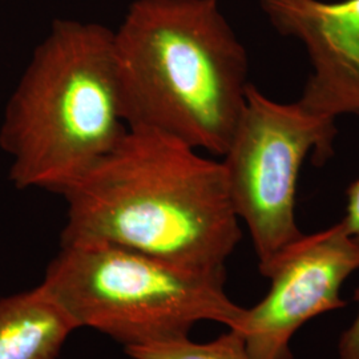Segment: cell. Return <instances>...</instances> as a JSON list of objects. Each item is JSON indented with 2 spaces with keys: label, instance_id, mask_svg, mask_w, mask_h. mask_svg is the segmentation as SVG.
I'll use <instances>...</instances> for the list:
<instances>
[{
  "label": "cell",
  "instance_id": "obj_1",
  "mask_svg": "<svg viewBox=\"0 0 359 359\" xmlns=\"http://www.w3.org/2000/svg\"><path fill=\"white\" fill-rule=\"evenodd\" d=\"M60 196V244L115 245L193 269L225 270L243 236L222 163L152 130L128 128Z\"/></svg>",
  "mask_w": 359,
  "mask_h": 359
},
{
  "label": "cell",
  "instance_id": "obj_2",
  "mask_svg": "<svg viewBox=\"0 0 359 359\" xmlns=\"http://www.w3.org/2000/svg\"><path fill=\"white\" fill-rule=\"evenodd\" d=\"M114 43L129 129L225 154L250 83L244 46L218 0H135Z\"/></svg>",
  "mask_w": 359,
  "mask_h": 359
},
{
  "label": "cell",
  "instance_id": "obj_3",
  "mask_svg": "<svg viewBox=\"0 0 359 359\" xmlns=\"http://www.w3.org/2000/svg\"><path fill=\"white\" fill-rule=\"evenodd\" d=\"M114 31L56 19L19 79L0 124L18 189L60 193L127 133Z\"/></svg>",
  "mask_w": 359,
  "mask_h": 359
},
{
  "label": "cell",
  "instance_id": "obj_4",
  "mask_svg": "<svg viewBox=\"0 0 359 359\" xmlns=\"http://www.w3.org/2000/svg\"><path fill=\"white\" fill-rule=\"evenodd\" d=\"M226 270L193 269L100 243L60 244L40 286L76 329L129 347L189 337L198 322L236 329L245 308L225 292Z\"/></svg>",
  "mask_w": 359,
  "mask_h": 359
},
{
  "label": "cell",
  "instance_id": "obj_5",
  "mask_svg": "<svg viewBox=\"0 0 359 359\" xmlns=\"http://www.w3.org/2000/svg\"><path fill=\"white\" fill-rule=\"evenodd\" d=\"M337 132L332 117L313 114L298 100L278 103L249 86L221 163L262 276L304 234L295 216L299 170L309 154L318 165L333 154Z\"/></svg>",
  "mask_w": 359,
  "mask_h": 359
},
{
  "label": "cell",
  "instance_id": "obj_6",
  "mask_svg": "<svg viewBox=\"0 0 359 359\" xmlns=\"http://www.w3.org/2000/svg\"><path fill=\"white\" fill-rule=\"evenodd\" d=\"M359 269V238L339 221L302 234L274 259L264 277L270 289L253 308H245L234 329L253 359H293L290 342L306 323L345 308L341 290Z\"/></svg>",
  "mask_w": 359,
  "mask_h": 359
},
{
  "label": "cell",
  "instance_id": "obj_7",
  "mask_svg": "<svg viewBox=\"0 0 359 359\" xmlns=\"http://www.w3.org/2000/svg\"><path fill=\"white\" fill-rule=\"evenodd\" d=\"M270 25L302 43L311 72L298 102L317 115L359 114V0H259Z\"/></svg>",
  "mask_w": 359,
  "mask_h": 359
},
{
  "label": "cell",
  "instance_id": "obj_8",
  "mask_svg": "<svg viewBox=\"0 0 359 359\" xmlns=\"http://www.w3.org/2000/svg\"><path fill=\"white\" fill-rule=\"evenodd\" d=\"M75 330L40 285L0 298V359H57Z\"/></svg>",
  "mask_w": 359,
  "mask_h": 359
},
{
  "label": "cell",
  "instance_id": "obj_9",
  "mask_svg": "<svg viewBox=\"0 0 359 359\" xmlns=\"http://www.w3.org/2000/svg\"><path fill=\"white\" fill-rule=\"evenodd\" d=\"M126 353L132 359H253L243 335L234 329L204 344L184 337L147 346L129 347Z\"/></svg>",
  "mask_w": 359,
  "mask_h": 359
},
{
  "label": "cell",
  "instance_id": "obj_10",
  "mask_svg": "<svg viewBox=\"0 0 359 359\" xmlns=\"http://www.w3.org/2000/svg\"><path fill=\"white\" fill-rule=\"evenodd\" d=\"M357 314L338 342V359H359V287L354 292Z\"/></svg>",
  "mask_w": 359,
  "mask_h": 359
},
{
  "label": "cell",
  "instance_id": "obj_11",
  "mask_svg": "<svg viewBox=\"0 0 359 359\" xmlns=\"http://www.w3.org/2000/svg\"><path fill=\"white\" fill-rule=\"evenodd\" d=\"M341 222L347 231L359 238V177L347 188L346 209Z\"/></svg>",
  "mask_w": 359,
  "mask_h": 359
}]
</instances>
